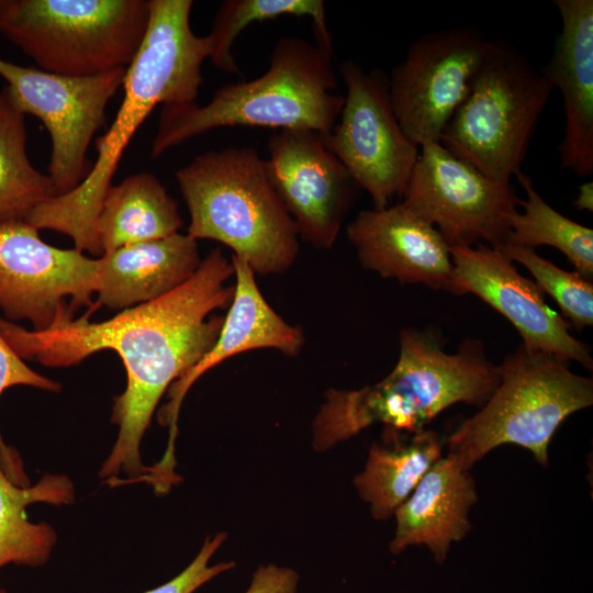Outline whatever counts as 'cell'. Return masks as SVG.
<instances>
[{
    "label": "cell",
    "mask_w": 593,
    "mask_h": 593,
    "mask_svg": "<svg viewBox=\"0 0 593 593\" xmlns=\"http://www.w3.org/2000/svg\"><path fill=\"white\" fill-rule=\"evenodd\" d=\"M231 259L213 249L182 286L156 300L120 311L102 322L93 312L77 318L61 314L36 332L0 318V331L22 359L46 367H70L101 350H113L126 372V387L114 398L111 422L115 443L99 477L110 486L141 482L146 467L139 446L155 409L169 387L212 348L234 296Z\"/></svg>",
    "instance_id": "cell-1"
},
{
    "label": "cell",
    "mask_w": 593,
    "mask_h": 593,
    "mask_svg": "<svg viewBox=\"0 0 593 593\" xmlns=\"http://www.w3.org/2000/svg\"><path fill=\"white\" fill-rule=\"evenodd\" d=\"M192 0H149L144 42L126 68L124 96L108 131L96 141L97 159L72 191L51 198L26 219L37 230L69 236L75 249L102 256L96 221L102 200L134 134L158 104L195 102L211 44L190 24Z\"/></svg>",
    "instance_id": "cell-2"
},
{
    "label": "cell",
    "mask_w": 593,
    "mask_h": 593,
    "mask_svg": "<svg viewBox=\"0 0 593 593\" xmlns=\"http://www.w3.org/2000/svg\"><path fill=\"white\" fill-rule=\"evenodd\" d=\"M500 378V366L486 358L479 340L465 339L458 351L447 353L430 332L402 329L399 359L385 378L325 394L313 423L314 447L325 450L374 423L407 434L422 430L454 404L481 407Z\"/></svg>",
    "instance_id": "cell-3"
},
{
    "label": "cell",
    "mask_w": 593,
    "mask_h": 593,
    "mask_svg": "<svg viewBox=\"0 0 593 593\" xmlns=\"http://www.w3.org/2000/svg\"><path fill=\"white\" fill-rule=\"evenodd\" d=\"M336 88L333 46L282 36L267 71L256 79L219 88L205 105H163L152 157L220 127L305 128L328 135L345 101Z\"/></svg>",
    "instance_id": "cell-4"
},
{
    "label": "cell",
    "mask_w": 593,
    "mask_h": 593,
    "mask_svg": "<svg viewBox=\"0 0 593 593\" xmlns=\"http://www.w3.org/2000/svg\"><path fill=\"white\" fill-rule=\"evenodd\" d=\"M187 204V234L227 246L256 275H280L300 250L296 225L251 147L197 155L175 174Z\"/></svg>",
    "instance_id": "cell-5"
},
{
    "label": "cell",
    "mask_w": 593,
    "mask_h": 593,
    "mask_svg": "<svg viewBox=\"0 0 593 593\" xmlns=\"http://www.w3.org/2000/svg\"><path fill=\"white\" fill-rule=\"evenodd\" d=\"M500 366L497 387L480 411L444 440L466 469L492 449L514 444L548 466L549 443L563 421L593 403V380L555 356L519 345Z\"/></svg>",
    "instance_id": "cell-6"
},
{
    "label": "cell",
    "mask_w": 593,
    "mask_h": 593,
    "mask_svg": "<svg viewBox=\"0 0 593 593\" xmlns=\"http://www.w3.org/2000/svg\"><path fill=\"white\" fill-rule=\"evenodd\" d=\"M148 24L149 0H0V34L66 77L127 68Z\"/></svg>",
    "instance_id": "cell-7"
},
{
    "label": "cell",
    "mask_w": 593,
    "mask_h": 593,
    "mask_svg": "<svg viewBox=\"0 0 593 593\" xmlns=\"http://www.w3.org/2000/svg\"><path fill=\"white\" fill-rule=\"evenodd\" d=\"M553 90L544 70L496 41L439 143L484 176L511 183Z\"/></svg>",
    "instance_id": "cell-8"
},
{
    "label": "cell",
    "mask_w": 593,
    "mask_h": 593,
    "mask_svg": "<svg viewBox=\"0 0 593 593\" xmlns=\"http://www.w3.org/2000/svg\"><path fill=\"white\" fill-rule=\"evenodd\" d=\"M346 87L344 105L327 147L347 169L374 209L389 206L403 194L418 157L392 107L389 77L381 69L365 71L353 61L339 65Z\"/></svg>",
    "instance_id": "cell-9"
},
{
    "label": "cell",
    "mask_w": 593,
    "mask_h": 593,
    "mask_svg": "<svg viewBox=\"0 0 593 593\" xmlns=\"http://www.w3.org/2000/svg\"><path fill=\"white\" fill-rule=\"evenodd\" d=\"M126 68L92 77H66L0 58V76L25 114L38 118L52 143L48 176L56 197L77 188L92 165L87 152L122 86Z\"/></svg>",
    "instance_id": "cell-10"
},
{
    "label": "cell",
    "mask_w": 593,
    "mask_h": 593,
    "mask_svg": "<svg viewBox=\"0 0 593 593\" xmlns=\"http://www.w3.org/2000/svg\"><path fill=\"white\" fill-rule=\"evenodd\" d=\"M496 41L469 27L428 32L389 76L394 113L412 143H438Z\"/></svg>",
    "instance_id": "cell-11"
},
{
    "label": "cell",
    "mask_w": 593,
    "mask_h": 593,
    "mask_svg": "<svg viewBox=\"0 0 593 593\" xmlns=\"http://www.w3.org/2000/svg\"><path fill=\"white\" fill-rule=\"evenodd\" d=\"M403 203L433 225L449 246L483 240L501 249L521 199L511 183L495 181L449 153L439 142L419 147Z\"/></svg>",
    "instance_id": "cell-12"
},
{
    "label": "cell",
    "mask_w": 593,
    "mask_h": 593,
    "mask_svg": "<svg viewBox=\"0 0 593 593\" xmlns=\"http://www.w3.org/2000/svg\"><path fill=\"white\" fill-rule=\"evenodd\" d=\"M25 220L0 222V310L48 329L64 313L94 312L98 259L45 243Z\"/></svg>",
    "instance_id": "cell-13"
},
{
    "label": "cell",
    "mask_w": 593,
    "mask_h": 593,
    "mask_svg": "<svg viewBox=\"0 0 593 593\" xmlns=\"http://www.w3.org/2000/svg\"><path fill=\"white\" fill-rule=\"evenodd\" d=\"M267 147L272 182L299 237L318 249L332 248L360 188L327 147L324 134L279 130Z\"/></svg>",
    "instance_id": "cell-14"
},
{
    "label": "cell",
    "mask_w": 593,
    "mask_h": 593,
    "mask_svg": "<svg viewBox=\"0 0 593 593\" xmlns=\"http://www.w3.org/2000/svg\"><path fill=\"white\" fill-rule=\"evenodd\" d=\"M450 255L457 295L473 293L496 310L516 328L525 348L592 371L588 346L570 334V324L547 305L538 286L501 250L482 244L450 246Z\"/></svg>",
    "instance_id": "cell-15"
},
{
    "label": "cell",
    "mask_w": 593,
    "mask_h": 593,
    "mask_svg": "<svg viewBox=\"0 0 593 593\" xmlns=\"http://www.w3.org/2000/svg\"><path fill=\"white\" fill-rule=\"evenodd\" d=\"M360 265L382 278L457 295L450 246L403 202L360 211L346 227Z\"/></svg>",
    "instance_id": "cell-16"
},
{
    "label": "cell",
    "mask_w": 593,
    "mask_h": 593,
    "mask_svg": "<svg viewBox=\"0 0 593 593\" xmlns=\"http://www.w3.org/2000/svg\"><path fill=\"white\" fill-rule=\"evenodd\" d=\"M231 260L234 296L220 334L200 361L169 387L168 402L158 412L159 424L170 429L168 448L161 458L167 463L175 462L174 443L182 401L204 372L235 355L254 349H276L284 356L296 357L305 343L303 329L283 320L267 302L253 269L235 256Z\"/></svg>",
    "instance_id": "cell-17"
},
{
    "label": "cell",
    "mask_w": 593,
    "mask_h": 593,
    "mask_svg": "<svg viewBox=\"0 0 593 593\" xmlns=\"http://www.w3.org/2000/svg\"><path fill=\"white\" fill-rule=\"evenodd\" d=\"M561 30L544 72L562 96L560 164L580 177L593 172V1L555 0Z\"/></svg>",
    "instance_id": "cell-18"
},
{
    "label": "cell",
    "mask_w": 593,
    "mask_h": 593,
    "mask_svg": "<svg viewBox=\"0 0 593 593\" xmlns=\"http://www.w3.org/2000/svg\"><path fill=\"white\" fill-rule=\"evenodd\" d=\"M477 500L470 470L447 454L394 513L396 527L390 551L399 555L411 546H425L441 564L451 545L471 529L469 513Z\"/></svg>",
    "instance_id": "cell-19"
},
{
    "label": "cell",
    "mask_w": 593,
    "mask_h": 593,
    "mask_svg": "<svg viewBox=\"0 0 593 593\" xmlns=\"http://www.w3.org/2000/svg\"><path fill=\"white\" fill-rule=\"evenodd\" d=\"M201 262L187 233L105 253L98 258L94 304L122 311L156 300L186 283Z\"/></svg>",
    "instance_id": "cell-20"
},
{
    "label": "cell",
    "mask_w": 593,
    "mask_h": 593,
    "mask_svg": "<svg viewBox=\"0 0 593 593\" xmlns=\"http://www.w3.org/2000/svg\"><path fill=\"white\" fill-rule=\"evenodd\" d=\"M183 226L177 201L148 171L107 190L96 221L102 255L123 246L172 236Z\"/></svg>",
    "instance_id": "cell-21"
},
{
    "label": "cell",
    "mask_w": 593,
    "mask_h": 593,
    "mask_svg": "<svg viewBox=\"0 0 593 593\" xmlns=\"http://www.w3.org/2000/svg\"><path fill=\"white\" fill-rule=\"evenodd\" d=\"M74 502L75 485L66 474L45 473L33 485H20L0 465V569L10 563L43 566L56 545L55 529L44 522H31L25 511L27 505Z\"/></svg>",
    "instance_id": "cell-22"
},
{
    "label": "cell",
    "mask_w": 593,
    "mask_h": 593,
    "mask_svg": "<svg viewBox=\"0 0 593 593\" xmlns=\"http://www.w3.org/2000/svg\"><path fill=\"white\" fill-rule=\"evenodd\" d=\"M394 447L373 445L365 469L355 477L360 497L376 519H388L412 494L426 472L443 457L444 440L430 429L411 433Z\"/></svg>",
    "instance_id": "cell-23"
},
{
    "label": "cell",
    "mask_w": 593,
    "mask_h": 593,
    "mask_svg": "<svg viewBox=\"0 0 593 593\" xmlns=\"http://www.w3.org/2000/svg\"><path fill=\"white\" fill-rule=\"evenodd\" d=\"M24 114L9 88L0 90V222L25 220L43 202L56 197L48 175L27 157Z\"/></svg>",
    "instance_id": "cell-24"
},
{
    "label": "cell",
    "mask_w": 593,
    "mask_h": 593,
    "mask_svg": "<svg viewBox=\"0 0 593 593\" xmlns=\"http://www.w3.org/2000/svg\"><path fill=\"white\" fill-rule=\"evenodd\" d=\"M526 199L523 211L511 219L506 244L534 248L548 245L560 250L575 271L588 280L593 277V232L556 211L537 192L532 178L522 170L515 175Z\"/></svg>",
    "instance_id": "cell-25"
},
{
    "label": "cell",
    "mask_w": 593,
    "mask_h": 593,
    "mask_svg": "<svg viewBox=\"0 0 593 593\" xmlns=\"http://www.w3.org/2000/svg\"><path fill=\"white\" fill-rule=\"evenodd\" d=\"M281 15L309 16L315 43L333 46L322 0H226L217 9L208 35L211 44L210 59L214 66L230 74H238L232 48L239 33L251 23Z\"/></svg>",
    "instance_id": "cell-26"
},
{
    "label": "cell",
    "mask_w": 593,
    "mask_h": 593,
    "mask_svg": "<svg viewBox=\"0 0 593 593\" xmlns=\"http://www.w3.org/2000/svg\"><path fill=\"white\" fill-rule=\"evenodd\" d=\"M501 250L512 261L523 265L542 293L549 294L577 331L593 324V284L577 271H566L539 256L534 248L504 245Z\"/></svg>",
    "instance_id": "cell-27"
},
{
    "label": "cell",
    "mask_w": 593,
    "mask_h": 593,
    "mask_svg": "<svg viewBox=\"0 0 593 593\" xmlns=\"http://www.w3.org/2000/svg\"><path fill=\"white\" fill-rule=\"evenodd\" d=\"M26 385L48 392H59L58 381L44 377L30 368L14 351L0 331V396L11 387ZM0 465L9 478L19 483H26L25 474L16 457L4 444L0 434Z\"/></svg>",
    "instance_id": "cell-28"
},
{
    "label": "cell",
    "mask_w": 593,
    "mask_h": 593,
    "mask_svg": "<svg viewBox=\"0 0 593 593\" xmlns=\"http://www.w3.org/2000/svg\"><path fill=\"white\" fill-rule=\"evenodd\" d=\"M225 539L226 534L224 533L216 534L213 538H206L197 557L182 572L165 584L145 593H193L214 577L233 569L235 567L233 561L209 566L210 559Z\"/></svg>",
    "instance_id": "cell-29"
},
{
    "label": "cell",
    "mask_w": 593,
    "mask_h": 593,
    "mask_svg": "<svg viewBox=\"0 0 593 593\" xmlns=\"http://www.w3.org/2000/svg\"><path fill=\"white\" fill-rule=\"evenodd\" d=\"M298 584L299 575L294 570L269 563L254 572L245 593H296Z\"/></svg>",
    "instance_id": "cell-30"
},
{
    "label": "cell",
    "mask_w": 593,
    "mask_h": 593,
    "mask_svg": "<svg viewBox=\"0 0 593 593\" xmlns=\"http://www.w3.org/2000/svg\"><path fill=\"white\" fill-rule=\"evenodd\" d=\"M579 210L592 211L593 209V182H584L579 187V193L574 201Z\"/></svg>",
    "instance_id": "cell-31"
},
{
    "label": "cell",
    "mask_w": 593,
    "mask_h": 593,
    "mask_svg": "<svg viewBox=\"0 0 593 593\" xmlns=\"http://www.w3.org/2000/svg\"><path fill=\"white\" fill-rule=\"evenodd\" d=\"M0 593H7V592H5V591H3V590H0Z\"/></svg>",
    "instance_id": "cell-32"
}]
</instances>
